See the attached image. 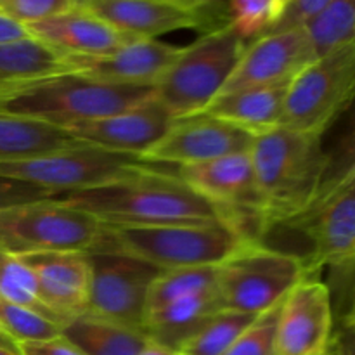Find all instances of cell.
I'll return each instance as SVG.
<instances>
[{"instance_id":"obj_9","label":"cell","mask_w":355,"mask_h":355,"mask_svg":"<svg viewBox=\"0 0 355 355\" xmlns=\"http://www.w3.org/2000/svg\"><path fill=\"white\" fill-rule=\"evenodd\" d=\"M156 166L141 156L80 144L0 163V177L33 184L54 196L104 186Z\"/></svg>"},{"instance_id":"obj_30","label":"cell","mask_w":355,"mask_h":355,"mask_svg":"<svg viewBox=\"0 0 355 355\" xmlns=\"http://www.w3.org/2000/svg\"><path fill=\"white\" fill-rule=\"evenodd\" d=\"M281 14L277 0H229L227 7L229 24L248 44L269 33Z\"/></svg>"},{"instance_id":"obj_36","label":"cell","mask_w":355,"mask_h":355,"mask_svg":"<svg viewBox=\"0 0 355 355\" xmlns=\"http://www.w3.org/2000/svg\"><path fill=\"white\" fill-rule=\"evenodd\" d=\"M17 345H19V343H17ZM19 349L23 355H83L62 335L51 340H44V342L21 343Z\"/></svg>"},{"instance_id":"obj_4","label":"cell","mask_w":355,"mask_h":355,"mask_svg":"<svg viewBox=\"0 0 355 355\" xmlns=\"http://www.w3.org/2000/svg\"><path fill=\"white\" fill-rule=\"evenodd\" d=\"M245 241L224 220L163 225H106L92 250H113L159 270L215 267Z\"/></svg>"},{"instance_id":"obj_37","label":"cell","mask_w":355,"mask_h":355,"mask_svg":"<svg viewBox=\"0 0 355 355\" xmlns=\"http://www.w3.org/2000/svg\"><path fill=\"white\" fill-rule=\"evenodd\" d=\"M333 355H355L354 318L335 324V336L331 345Z\"/></svg>"},{"instance_id":"obj_21","label":"cell","mask_w":355,"mask_h":355,"mask_svg":"<svg viewBox=\"0 0 355 355\" xmlns=\"http://www.w3.org/2000/svg\"><path fill=\"white\" fill-rule=\"evenodd\" d=\"M220 309L217 290L189 295L149 312L144 321V333L151 342L179 354L180 347L194 331Z\"/></svg>"},{"instance_id":"obj_18","label":"cell","mask_w":355,"mask_h":355,"mask_svg":"<svg viewBox=\"0 0 355 355\" xmlns=\"http://www.w3.org/2000/svg\"><path fill=\"white\" fill-rule=\"evenodd\" d=\"M19 259L35 274L42 302L61 326L73 315L87 312L90 284L87 253H33Z\"/></svg>"},{"instance_id":"obj_15","label":"cell","mask_w":355,"mask_h":355,"mask_svg":"<svg viewBox=\"0 0 355 355\" xmlns=\"http://www.w3.org/2000/svg\"><path fill=\"white\" fill-rule=\"evenodd\" d=\"M172 121V114L151 96L120 113L78 125L66 132L83 144L142 158V155L165 135Z\"/></svg>"},{"instance_id":"obj_7","label":"cell","mask_w":355,"mask_h":355,"mask_svg":"<svg viewBox=\"0 0 355 355\" xmlns=\"http://www.w3.org/2000/svg\"><path fill=\"white\" fill-rule=\"evenodd\" d=\"M309 276L297 257L263 245H245L217 266L222 309L259 315L272 311Z\"/></svg>"},{"instance_id":"obj_40","label":"cell","mask_w":355,"mask_h":355,"mask_svg":"<svg viewBox=\"0 0 355 355\" xmlns=\"http://www.w3.org/2000/svg\"><path fill=\"white\" fill-rule=\"evenodd\" d=\"M137 355H179V354L173 352V350H170V349H166V347L158 345V343H155L149 340L148 345H146Z\"/></svg>"},{"instance_id":"obj_32","label":"cell","mask_w":355,"mask_h":355,"mask_svg":"<svg viewBox=\"0 0 355 355\" xmlns=\"http://www.w3.org/2000/svg\"><path fill=\"white\" fill-rule=\"evenodd\" d=\"M76 6V0H0V14L28 26L68 12Z\"/></svg>"},{"instance_id":"obj_12","label":"cell","mask_w":355,"mask_h":355,"mask_svg":"<svg viewBox=\"0 0 355 355\" xmlns=\"http://www.w3.org/2000/svg\"><path fill=\"white\" fill-rule=\"evenodd\" d=\"M335 336L331 291L314 274L305 276L279 305L277 355H326Z\"/></svg>"},{"instance_id":"obj_8","label":"cell","mask_w":355,"mask_h":355,"mask_svg":"<svg viewBox=\"0 0 355 355\" xmlns=\"http://www.w3.org/2000/svg\"><path fill=\"white\" fill-rule=\"evenodd\" d=\"M103 224L83 210L52 196L0 210V250L33 253L82 252L96 246Z\"/></svg>"},{"instance_id":"obj_34","label":"cell","mask_w":355,"mask_h":355,"mask_svg":"<svg viewBox=\"0 0 355 355\" xmlns=\"http://www.w3.org/2000/svg\"><path fill=\"white\" fill-rule=\"evenodd\" d=\"M52 196L54 194L42 189V187L33 186V184L0 177V210H6V208L14 207V205L28 203V201L47 200V198Z\"/></svg>"},{"instance_id":"obj_2","label":"cell","mask_w":355,"mask_h":355,"mask_svg":"<svg viewBox=\"0 0 355 355\" xmlns=\"http://www.w3.org/2000/svg\"><path fill=\"white\" fill-rule=\"evenodd\" d=\"M250 158L269 227L298 217L314 203L328 175L331 155L322 148V137L277 127L253 137Z\"/></svg>"},{"instance_id":"obj_11","label":"cell","mask_w":355,"mask_h":355,"mask_svg":"<svg viewBox=\"0 0 355 355\" xmlns=\"http://www.w3.org/2000/svg\"><path fill=\"white\" fill-rule=\"evenodd\" d=\"M87 257L90 266L87 312L144 331L149 288L163 270L113 250H90Z\"/></svg>"},{"instance_id":"obj_1","label":"cell","mask_w":355,"mask_h":355,"mask_svg":"<svg viewBox=\"0 0 355 355\" xmlns=\"http://www.w3.org/2000/svg\"><path fill=\"white\" fill-rule=\"evenodd\" d=\"M55 198L106 225H163L220 218L214 205L194 193L175 172H163L158 165L104 186Z\"/></svg>"},{"instance_id":"obj_6","label":"cell","mask_w":355,"mask_h":355,"mask_svg":"<svg viewBox=\"0 0 355 355\" xmlns=\"http://www.w3.org/2000/svg\"><path fill=\"white\" fill-rule=\"evenodd\" d=\"M270 227L300 232L309 243L305 267L354 272L355 262V166H331L314 203L291 220ZM267 232V231H266Z\"/></svg>"},{"instance_id":"obj_19","label":"cell","mask_w":355,"mask_h":355,"mask_svg":"<svg viewBox=\"0 0 355 355\" xmlns=\"http://www.w3.org/2000/svg\"><path fill=\"white\" fill-rule=\"evenodd\" d=\"M26 30L31 38L64 58H99L135 40L80 6L40 23L28 24Z\"/></svg>"},{"instance_id":"obj_42","label":"cell","mask_w":355,"mask_h":355,"mask_svg":"<svg viewBox=\"0 0 355 355\" xmlns=\"http://www.w3.org/2000/svg\"><path fill=\"white\" fill-rule=\"evenodd\" d=\"M87 0H76V3H78V6H82V3H85Z\"/></svg>"},{"instance_id":"obj_38","label":"cell","mask_w":355,"mask_h":355,"mask_svg":"<svg viewBox=\"0 0 355 355\" xmlns=\"http://www.w3.org/2000/svg\"><path fill=\"white\" fill-rule=\"evenodd\" d=\"M23 38H30L26 26H23V24L16 23L10 17L0 14V44L23 40Z\"/></svg>"},{"instance_id":"obj_28","label":"cell","mask_w":355,"mask_h":355,"mask_svg":"<svg viewBox=\"0 0 355 355\" xmlns=\"http://www.w3.org/2000/svg\"><path fill=\"white\" fill-rule=\"evenodd\" d=\"M0 298L23 305V307L35 309L61 324L42 302L37 277L31 272L30 267L19 257L10 255L2 250H0Z\"/></svg>"},{"instance_id":"obj_17","label":"cell","mask_w":355,"mask_h":355,"mask_svg":"<svg viewBox=\"0 0 355 355\" xmlns=\"http://www.w3.org/2000/svg\"><path fill=\"white\" fill-rule=\"evenodd\" d=\"M80 7L135 40L156 38L179 30H211L201 14L173 0H87Z\"/></svg>"},{"instance_id":"obj_26","label":"cell","mask_w":355,"mask_h":355,"mask_svg":"<svg viewBox=\"0 0 355 355\" xmlns=\"http://www.w3.org/2000/svg\"><path fill=\"white\" fill-rule=\"evenodd\" d=\"M255 319V315L220 309L180 347L179 355H224Z\"/></svg>"},{"instance_id":"obj_14","label":"cell","mask_w":355,"mask_h":355,"mask_svg":"<svg viewBox=\"0 0 355 355\" xmlns=\"http://www.w3.org/2000/svg\"><path fill=\"white\" fill-rule=\"evenodd\" d=\"M314 61L304 28L267 33L250 42L222 94L252 87L286 85Z\"/></svg>"},{"instance_id":"obj_35","label":"cell","mask_w":355,"mask_h":355,"mask_svg":"<svg viewBox=\"0 0 355 355\" xmlns=\"http://www.w3.org/2000/svg\"><path fill=\"white\" fill-rule=\"evenodd\" d=\"M173 2L180 3V6L201 14V16L208 21L211 30L218 26H224V24L229 23V0H173Z\"/></svg>"},{"instance_id":"obj_29","label":"cell","mask_w":355,"mask_h":355,"mask_svg":"<svg viewBox=\"0 0 355 355\" xmlns=\"http://www.w3.org/2000/svg\"><path fill=\"white\" fill-rule=\"evenodd\" d=\"M0 331L21 345L55 338L61 335V324L35 309L0 298Z\"/></svg>"},{"instance_id":"obj_24","label":"cell","mask_w":355,"mask_h":355,"mask_svg":"<svg viewBox=\"0 0 355 355\" xmlns=\"http://www.w3.org/2000/svg\"><path fill=\"white\" fill-rule=\"evenodd\" d=\"M75 144L80 142L61 128L0 113V163L33 158Z\"/></svg>"},{"instance_id":"obj_39","label":"cell","mask_w":355,"mask_h":355,"mask_svg":"<svg viewBox=\"0 0 355 355\" xmlns=\"http://www.w3.org/2000/svg\"><path fill=\"white\" fill-rule=\"evenodd\" d=\"M0 355H23L19 345L0 331Z\"/></svg>"},{"instance_id":"obj_3","label":"cell","mask_w":355,"mask_h":355,"mask_svg":"<svg viewBox=\"0 0 355 355\" xmlns=\"http://www.w3.org/2000/svg\"><path fill=\"white\" fill-rule=\"evenodd\" d=\"M155 87H125L76 71H62L23 83L0 96V113L69 130L142 103Z\"/></svg>"},{"instance_id":"obj_10","label":"cell","mask_w":355,"mask_h":355,"mask_svg":"<svg viewBox=\"0 0 355 355\" xmlns=\"http://www.w3.org/2000/svg\"><path fill=\"white\" fill-rule=\"evenodd\" d=\"M355 87V44L305 66L286 87L281 127L322 137L350 104Z\"/></svg>"},{"instance_id":"obj_20","label":"cell","mask_w":355,"mask_h":355,"mask_svg":"<svg viewBox=\"0 0 355 355\" xmlns=\"http://www.w3.org/2000/svg\"><path fill=\"white\" fill-rule=\"evenodd\" d=\"M286 85L252 87L217 96L205 113L234 125L252 137L267 134L281 127Z\"/></svg>"},{"instance_id":"obj_22","label":"cell","mask_w":355,"mask_h":355,"mask_svg":"<svg viewBox=\"0 0 355 355\" xmlns=\"http://www.w3.org/2000/svg\"><path fill=\"white\" fill-rule=\"evenodd\" d=\"M61 335L83 355H137L148 345L144 331L82 312L61 326Z\"/></svg>"},{"instance_id":"obj_13","label":"cell","mask_w":355,"mask_h":355,"mask_svg":"<svg viewBox=\"0 0 355 355\" xmlns=\"http://www.w3.org/2000/svg\"><path fill=\"white\" fill-rule=\"evenodd\" d=\"M253 137L234 125L201 113L175 118L168 130L142 159L155 165H198L232 153L250 151Z\"/></svg>"},{"instance_id":"obj_25","label":"cell","mask_w":355,"mask_h":355,"mask_svg":"<svg viewBox=\"0 0 355 355\" xmlns=\"http://www.w3.org/2000/svg\"><path fill=\"white\" fill-rule=\"evenodd\" d=\"M302 28L314 61L355 44V0H331Z\"/></svg>"},{"instance_id":"obj_31","label":"cell","mask_w":355,"mask_h":355,"mask_svg":"<svg viewBox=\"0 0 355 355\" xmlns=\"http://www.w3.org/2000/svg\"><path fill=\"white\" fill-rule=\"evenodd\" d=\"M279 305L259 315L224 355H277L276 321Z\"/></svg>"},{"instance_id":"obj_16","label":"cell","mask_w":355,"mask_h":355,"mask_svg":"<svg viewBox=\"0 0 355 355\" xmlns=\"http://www.w3.org/2000/svg\"><path fill=\"white\" fill-rule=\"evenodd\" d=\"M182 47L156 38L130 40L99 58H66L69 71L101 82L125 87H155L163 78Z\"/></svg>"},{"instance_id":"obj_5","label":"cell","mask_w":355,"mask_h":355,"mask_svg":"<svg viewBox=\"0 0 355 355\" xmlns=\"http://www.w3.org/2000/svg\"><path fill=\"white\" fill-rule=\"evenodd\" d=\"M248 42L231 24L205 31L155 85V99L175 118L201 113L220 94Z\"/></svg>"},{"instance_id":"obj_41","label":"cell","mask_w":355,"mask_h":355,"mask_svg":"<svg viewBox=\"0 0 355 355\" xmlns=\"http://www.w3.org/2000/svg\"><path fill=\"white\" fill-rule=\"evenodd\" d=\"M277 3H279V7H281V9H283V12H284V9H286V7L290 6L291 0H277Z\"/></svg>"},{"instance_id":"obj_23","label":"cell","mask_w":355,"mask_h":355,"mask_svg":"<svg viewBox=\"0 0 355 355\" xmlns=\"http://www.w3.org/2000/svg\"><path fill=\"white\" fill-rule=\"evenodd\" d=\"M69 71L64 55L35 38L0 44V96L42 76Z\"/></svg>"},{"instance_id":"obj_43","label":"cell","mask_w":355,"mask_h":355,"mask_svg":"<svg viewBox=\"0 0 355 355\" xmlns=\"http://www.w3.org/2000/svg\"><path fill=\"white\" fill-rule=\"evenodd\" d=\"M326 355H333V352H331V350H329V352H328V354H326Z\"/></svg>"},{"instance_id":"obj_33","label":"cell","mask_w":355,"mask_h":355,"mask_svg":"<svg viewBox=\"0 0 355 355\" xmlns=\"http://www.w3.org/2000/svg\"><path fill=\"white\" fill-rule=\"evenodd\" d=\"M329 2H331V0H291L290 6H288L286 9H284V12L281 14L279 21L270 28L269 33H277V31L302 28L311 17H314L319 10L324 9Z\"/></svg>"},{"instance_id":"obj_27","label":"cell","mask_w":355,"mask_h":355,"mask_svg":"<svg viewBox=\"0 0 355 355\" xmlns=\"http://www.w3.org/2000/svg\"><path fill=\"white\" fill-rule=\"evenodd\" d=\"M217 290V266L163 270L149 288L146 315L179 298Z\"/></svg>"}]
</instances>
